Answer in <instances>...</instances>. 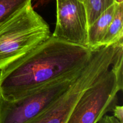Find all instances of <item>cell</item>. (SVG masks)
Masks as SVG:
<instances>
[{
    "label": "cell",
    "instance_id": "1",
    "mask_svg": "<svg viewBox=\"0 0 123 123\" xmlns=\"http://www.w3.org/2000/svg\"><path fill=\"white\" fill-rule=\"evenodd\" d=\"M93 50L50 35L0 70V97L13 100L47 82L82 68Z\"/></svg>",
    "mask_w": 123,
    "mask_h": 123
},
{
    "label": "cell",
    "instance_id": "2",
    "mask_svg": "<svg viewBox=\"0 0 123 123\" xmlns=\"http://www.w3.org/2000/svg\"><path fill=\"white\" fill-rule=\"evenodd\" d=\"M50 28L32 2L0 25V70L22 57L50 36Z\"/></svg>",
    "mask_w": 123,
    "mask_h": 123
},
{
    "label": "cell",
    "instance_id": "3",
    "mask_svg": "<svg viewBox=\"0 0 123 123\" xmlns=\"http://www.w3.org/2000/svg\"><path fill=\"white\" fill-rule=\"evenodd\" d=\"M93 50L91 57L61 96L29 123H67L76 105L85 92L110 68L118 43Z\"/></svg>",
    "mask_w": 123,
    "mask_h": 123
},
{
    "label": "cell",
    "instance_id": "4",
    "mask_svg": "<svg viewBox=\"0 0 123 123\" xmlns=\"http://www.w3.org/2000/svg\"><path fill=\"white\" fill-rule=\"evenodd\" d=\"M82 67L33 89L17 99L8 100L0 97V123H30L61 96Z\"/></svg>",
    "mask_w": 123,
    "mask_h": 123
},
{
    "label": "cell",
    "instance_id": "5",
    "mask_svg": "<svg viewBox=\"0 0 123 123\" xmlns=\"http://www.w3.org/2000/svg\"><path fill=\"white\" fill-rule=\"evenodd\" d=\"M123 85L110 67L80 97L67 123H98L117 105V93Z\"/></svg>",
    "mask_w": 123,
    "mask_h": 123
},
{
    "label": "cell",
    "instance_id": "6",
    "mask_svg": "<svg viewBox=\"0 0 123 123\" xmlns=\"http://www.w3.org/2000/svg\"><path fill=\"white\" fill-rule=\"evenodd\" d=\"M56 22L52 36L87 47L88 23L86 11L80 0H56Z\"/></svg>",
    "mask_w": 123,
    "mask_h": 123
},
{
    "label": "cell",
    "instance_id": "7",
    "mask_svg": "<svg viewBox=\"0 0 123 123\" xmlns=\"http://www.w3.org/2000/svg\"><path fill=\"white\" fill-rule=\"evenodd\" d=\"M115 10V2L103 12L88 30L87 47L92 50L100 48V43L111 22Z\"/></svg>",
    "mask_w": 123,
    "mask_h": 123
},
{
    "label": "cell",
    "instance_id": "8",
    "mask_svg": "<svg viewBox=\"0 0 123 123\" xmlns=\"http://www.w3.org/2000/svg\"><path fill=\"white\" fill-rule=\"evenodd\" d=\"M123 6V3L115 2V10L111 22L100 43V47L112 45L122 40Z\"/></svg>",
    "mask_w": 123,
    "mask_h": 123
},
{
    "label": "cell",
    "instance_id": "9",
    "mask_svg": "<svg viewBox=\"0 0 123 123\" xmlns=\"http://www.w3.org/2000/svg\"><path fill=\"white\" fill-rule=\"evenodd\" d=\"M86 11L88 26L105 11L115 3L114 0H83Z\"/></svg>",
    "mask_w": 123,
    "mask_h": 123
},
{
    "label": "cell",
    "instance_id": "10",
    "mask_svg": "<svg viewBox=\"0 0 123 123\" xmlns=\"http://www.w3.org/2000/svg\"><path fill=\"white\" fill-rule=\"evenodd\" d=\"M32 0H0V25Z\"/></svg>",
    "mask_w": 123,
    "mask_h": 123
},
{
    "label": "cell",
    "instance_id": "11",
    "mask_svg": "<svg viewBox=\"0 0 123 123\" xmlns=\"http://www.w3.org/2000/svg\"><path fill=\"white\" fill-rule=\"evenodd\" d=\"M112 111L114 112V116L120 121V123H123V107L122 106L115 105Z\"/></svg>",
    "mask_w": 123,
    "mask_h": 123
},
{
    "label": "cell",
    "instance_id": "12",
    "mask_svg": "<svg viewBox=\"0 0 123 123\" xmlns=\"http://www.w3.org/2000/svg\"><path fill=\"white\" fill-rule=\"evenodd\" d=\"M98 123H120V121L116 118L114 116H108L105 115L100 120Z\"/></svg>",
    "mask_w": 123,
    "mask_h": 123
},
{
    "label": "cell",
    "instance_id": "13",
    "mask_svg": "<svg viewBox=\"0 0 123 123\" xmlns=\"http://www.w3.org/2000/svg\"><path fill=\"white\" fill-rule=\"evenodd\" d=\"M114 1L116 3H123V0H114Z\"/></svg>",
    "mask_w": 123,
    "mask_h": 123
},
{
    "label": "cell",
    "instance_id": "14",
    "mask_svg": "<svg viewBox=\"0 0 123 123\" xmlns=\"http://www.w3.org/2000/svg\"><path fill=\"white\" fill-rule=\"evenodd\" d=\"M80 1H83V0H80Z\"/></svg>",
    "mask_w": 123,
    "mask_h": 123
}]
</instances>
